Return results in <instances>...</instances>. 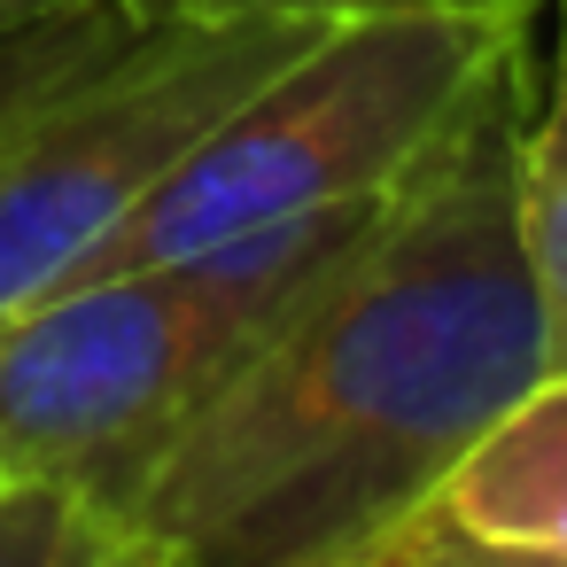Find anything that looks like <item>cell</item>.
Returning <instances> with one entry per match:
<instances>
[{
    "label": "cell",
    "mask_w": 567,
    "mask_h": 567,
    "mask_svg": "<svg viewBox=\"0 0 567 567\" xmlns=\"http://www.w3.org/2000/svg\"><path fill=\"white\" fill-rule=\"evenodd\" d=\"M327 24H156L71 79L0 141V319L55 296L148 203V187Z\"/></svg>",
    "instance_id": "277c9868"
},
{
    "label": "cell",
    "mask_w": 567,
    "mask_h": 567,
    "mask_svg": "<svg viewBox=\"0 0 567 567\" xmlns=\"http://www.w3.org/2000/svg\"><path fill=\"white\" fill-rule=\"evenodd\" d=\"M0 567H133L125 528L55 474L0 482Z\"/></svg>",
    "instance_id": "ba28073f"
},
{
    "label": "cell",
    "mask_w": 567,
    "mask_h": 567,
    "mask_svg": "<svg viewBox=\"0 0 567 567\" xmlns=\"http://www.w3.org/2000/svg\"><path fill=\"white\" fill-rule=\"evenodd\" d=\"M125 40H141V24L117 9V0H63L48 17L9 24L0 32V141H9L40 102H55L71 79L110 63Z\"/></svg>",
    "instance_id": "52a82bcc"
},
{
    "label": "cell",
    "mask_w": 567,
    "mask_h": 567,
    "mask_svg": "<svg viewBox=\"0 0 567 567\" xmlns=\"http://www.w3.org/2000/svg\"><path fill=\"white\" fill-rule=\"evenodd\" d=\"M0 482H9V466H0Z\"/></svg>",
    "instance_id": "8fae6325"
},
{
    "label": "cell",
    "mask_w": 567,
    "mask_h": 567,
    "mask_svg": "<svg viewBox=\"0 0 567 567\" xmlns=\"http://www.w3.org/2000/svg\"><path fill=\"white\" fill-rule=\"evenodd\" d=\"M48 9H63V0H0V32L24 24V17H48Z\"/></svg>",
    "instance_id": "30bf717a"
},
{
    "label": "cell",
    "mask_w": 567,
    "mask_h": 567,
    "mask_svg": "<svg viewBox=\"0 0 567 567\" xmlns=\"http://www.w3.org/2000/svg\"><path fill=\"white\" fill-rule=\"evenodd\" d=\"M513 226L544 303V365H567V0H551V55L513 141Z\"/></svg>",
    "instance_id": "8992f818"
},
{
    "label": "cell",
    "mask_w": 567,
    "mask_h": 567,
    "mask_svg": "<svg viewBox=\"0 0 567 567\" xmlns=\"http://www.w3.org/2000/svg\"><path fill=\"white\" fill-rule=\"evenodd\" d=\"M528 86L520 40L272 342L164 443L125 497L133 567H373L381 536L544 373L513 226Z\"/></svg>",
    "instance_id": "6da1fadb"
},
{
    "label": "cell",
    "mask_w": 567,
    "mask_h": 567,
    "mask_svg": "<svg viewBox=\"0 0 567 567\" xmlns=\"http://www.w3.org/2000/svg\"><path fill=\"white\" fill-rule=\"evenodd\" d=\"M373 203L311 210L195 257L86 272L0 319V466L79 482L117 528L164 443L272 342L365 234Z\"/></svg>",
    "instance_id": "7a4b0ae2"
},
{
    "label": "cell",
    "mask_w": 567,
    "mask_h": 567,
    "mask_svg": "<svg viewBox=\"0 0 567 567\" xmlns=\"http://www.w3.org/2000/svg\"><path fill=\"white\" fill-rule=\"evenodd\" d=\"M373 567H567V365H544L443 466Z\"/></svg>",
    "instance_id": "5b68a950"
},
{
    "label": "cell",
    "mask_w": 567,
    "mask_h": 567,
    "mask_svg": "<svg viewBox=\"0 0 567 567\" xmlns=\"http://www.w3.org/2000/svg\"><path fill=\"white\" fill-rule=\"evenodd\" d=\"M528 24L536 9H404L327 24L148 187V203L86 257V272L195 257L389 195L443 141L489 63L528 40Z\"/></svg>",
    "instance_id": "3957f363"
},
{
    "label": "cell",
    "mask_w": 567,
    "mask_h": 567,
    "mask_svg": "<svg viewBox=\"0 0 567 567\" xmlns=\"http://www.w3.org/2000/svg\"><path fill=\"white\" fill-rule=\"evenodd\" d=\"M117 9L156 24H234V17H303V24H350V17H404V9H544V0H117Z\"/></svg>",
    "instance_id": "9c48e42d"
}]
</instances>
